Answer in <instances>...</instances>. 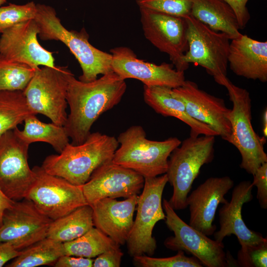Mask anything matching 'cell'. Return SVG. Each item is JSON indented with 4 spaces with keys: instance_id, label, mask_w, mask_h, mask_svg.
I'll return each instance as SVG.
<instances>
[{
    "instance_id": "cell-33",
    "label": "cell",
    "mask_w": 267,
    "mask_h": 267,
    "mask_svg": "<svg viewBox=\"0 0 267 267\" xmlns=\"http://www.w3.org/2000/svg\"><path fill=\"white\" fill-rule=\"evenodd\" d=\"M143 7L185 18L190 14L192 0H137Z\"/></svg>"
},
{
    "instance_id": "cell-41",
    "label": "cell",
    "mask_w": 267,
    "mask_h": 267,
    "mask_svg": "<svg viewBox=\"0 0 267 267\" xmlns=\"http://www.w3.org/2000/svg\"><path fill=\"white\" fill-rule=\"evenodd\" d=\"M263 133L265 138L267 136V108L264 110L263 114Z\"/></svg>"
},
{
    "instance_id": "cell-12",
    "label": "cell",
    "mask_w": 267,
    "mask_h": 267,
    "mask_svg": "<svg viewBox=\"0 0 267 267\" xmlns=\"http://www.w3.org/2000/svg\"><path fill=\"white\" fill-rule=\"evenodd\" d=\"M29 146L13 130L0 136V189L14 201L25 198L36 178L28 162Z\"/></svg>"
},
{
    "instance_id": "cell-9",
    "label": "cell",
    "mask_w": 267,
    "mask_h": 267,
    "mask_svg": "<svg viewBox=\"0 0 267 267\" xmlns=\"http://www.w3.org/2000/svg\"><path fill=\"white\" fill-rule=\"evenodd\" d=\"M67 67L44 66L38 69L23 91L28 106L35 114L48 118L52 123L64 126L68 115Z\"/></svg>"
},
{
    "instance_id": "cell-13",
    "label": "cell",
    "mask_w": 267,
    "mask_h": 267,
    "mask_svg": "<svg viewBox=\"0 0 267 267\" xmlns=\"http://www.w3.org/2000/svg\"><path fill=\"white\" fill-rule=\"evenodd\" d=\"M139 9L145 38L169 55L177 70L184 72L189 67L182 59L188 49L185 18L146 8Z\"/></svg>"
},
{
    "instance_id": "cell-31",
    "label": "cell",
    "mask_w": 267,
    "mask_h": 267,
    "mask_svg": "<svg viewBox=\"0 0 267 267\" xmlns=\"http://www.w3.org/2000/svg\"><path fill=\"white\" fill-rule=\"evenodd\" d=\"M36 13L37 6L34 1L0 6V33L19 23L34 19Z\"/></svg>"
},
{
    "instance_id": "cell-34",
    "label": "cell",
    "mask_w": 267,
    "mask_h": 267,
    "mask_svg": "<svg viewBox=\"0 0 267 267\" xmlns=\"http://www.w3.org/2000/svg\"><path fill=\"white\" fill-rule=\"evenodd\" d=\"M238 266L243 267H267V243L249 246L239 250L236 261Z\"/></svg>"
},
{
    "instance_id": "cell-5",
    "label": "cell",
    "mask_w": 267,
    "mask_h": 267,
    "mask_svg": "<svg viewBox=\"0 0 267 267\" xmlns=\"http://www.w3.org/2000/svg\"><path fill=\"white\" fill-rule=\"evenodd\" d=\"M215 136L186 138L171 153L166 175L173 191L168 201L175 210L187 207L186 200L201 168L214 157Z\"/></svg>"
},
{
    "instance_id": "cell-32",
    "label": "cell",
    "mask_w": 267,
    "mask_h": 267,
    "mask_svg": "<svg viewBox=\"0 0 267 267\" xmlns=\"http://www.w3.org/2000/svg\"><path fill=\"white\" fill-rule=\"evenodd\" d=\"M135 265L142 267H202L203 265L195 257H189L183 251L172 257L154 258L145 255L133 257Z\"/></svg>"
},
{
    "instance_id": "cell-35",
    "label": "cell",
    "mask_w": 267,
    "mask_h": 267,
    "mask_svg": "<svg viewBox=\"0 0 267 267\" xmlns=\"http://www.w3.org/2000/svg\"><path fill=\"white\" fill-rule=\"evenodd\" d=\"M252 184L257 188V198L260 206L267 208V162L262 164L253 175Z\"/></svg>"
},
{
    "instance_id": "cell-22",
    "label": "cell",
    "mask_w": 267,
    "mask_h": 267,
    "mask_svg": "<svg viewBox=\"0 0 267 267\" xmlns=\"http://www.w3.org/2000/svg\"><path fill=\"white\" fill-rule=\"evenodd\" d=\"M228 64L236 75L248 79L267 81V42L246 35L231 40Z\"/></svg>"
},
{
    "instance_id": "cell-27",
    "label": "cell",
    "mask_w": 267,
    "mask_h": 267,
    "mask_svg": "<svg viewBox=\"0 0 267 267\" xmlns=\"http://www.w3.org/2000/svg\"><path fill=\"white\" fill-rule=\"evenodd\" d=\"M64 255L63 243L46 237L22 250L7 267H35L54 264Z\"/></svg>"
},
{
    "instance_id": "cell-29",
    "label": "cell",
    "mask_w": 267,
    "mask_h": 267,
    "mask_svg": "<svg viewBox=\"0 0 267 267\" xmlns=\"http://www.w3.org/2000/svg\"><path fill=\"white\" fill-rule=\"evenodd\" d=\"M33 114L23 91H0V136Z\"/></svg>"
},
{
    "instance_id": "cell-30",
    "label": "cell",
    "mask_w": 267,
    "mask_h": 267,
    "mask_svg": "<svg viewBox=\"0 0 267 267\" xmlns=\"http://www.w3.org/2000/svg\"><path fill=\"white\" fill-rule=\"evenodd\" d=\"M37 70L0 54V91H23Z\"/></svg>"
},
{
    "instance_id": "cell-14",
    "label": "cell",
    "mask_w": 267,
    "mask_h": 267,
    "mask_svg": "<svg viewBox=\"0 0 267 267\" xmlns=\"http://www.w3.org/2000/svg\"><path fill=\"white\" fill-rule=\"evenodd\" d=\"M52 220L41 213L27 199L14 201L3 214L0 243H8L18 251L46 238Z\"/></svg>"
},
{
    "instance_id": "cell-11",
    "label": "cell",
    "mask_w": 267,
    "mask_h": 267,
    "mask_svg": "<svg viewBox=\"0 0 267 267\" xmlns=\"http://www.w3.org/2000/svg\"><path fill=\"white\" fill-rule=\"evenodd\" d=\"M33 170L36 178L25 199L45 216L53 221L88 204L82 186L49 174L42 167L35 166Z\"/></svg>"
},
{
    "instance_id": "cell-17",
    "label": "cell",
    "mask_w": 267,
    "mask_h": 267,
    "mask_svg": "<svg viewBox=\"0 0 267 267\" xmlns=\"http://www.w3.org/2000/svg\"><path fill=\"white\" fill-rule=\"evenodd\" d=\"M40 29L34 19L19 23L4 31L0 37V54L11 60L37 70L40 66L54 67L53 53L39 43Z\"/></svg>"
},
{
    "instance_id": "cell-10",
    "label": "cell",
    "mask_w": 267,
    "mask_h": 267,
    "mask_svg": "<svg viewBox=\"0 0 267 267\" xmlns=\"http://www.w3.org/2000/svg\"><path fill=\"white\" fill-rule=\"evenodd\" d=\"M185 20L188 49L183 56V62L203 67L220 84L226 77L229 37L212 30L191 15Z\"/></svg>"
},
{
    "instance_id": "cell-24",
    "label": "cell",
    "mask_w": 267,
    "mask_h": 267,
    "mask_svg": "<svg viewBox=\"0 0 267 267\" xmlns=\"http://www.w3.org/2000/svg\"><path fill=\"white\" fill-rule=\"evenodd\" d=\"M190 15L212 30L226 34L230 40L242 34L234 10L223 0H192Z\"/></svg>"
},
{
    "instance_id": "cell-2",
    "label": "cell",
    "mask_w": 267,
    "mask_h": 267,
    "mask_svg": "<svg viewBox=\"0 0 267 267\" xmlns=\"http://www.w3.org/2000/svg\"><path fill=\"white\" fill-rule=\"evenodd\" d=\"M119 145L114 136L90 133L82 143H69L59 154L47 156L41 167L49 174L82 186L97 168L112 161Z\"/></svg>"
},
{
    "instance_id": "cell-3",
    "label": "cell",
    "mask_w": 267,
    "mask_h": 267,
    "mask_svg": "<svg viewBox=\"0 0 267 267\" xmlns=\"http://www.w3.org/2000/svg\"><path fill=\"white\" fill-rule=\"evenodd\" d=\"M36 6L34 20L40 29V39L59 41L68 47L82 69L79 80L89 82L96 80L99 75L113 72L112 54L91 44L86 30L83 29L80 32L69 31L61 24L52 7L40 3Z\"/></svg>"
},
{
    "instance_id": "cell-39",
    "label": "cell",
    "mask_w": 267,
    "mask_h": 267,
    "mask_svg": "<svg viewBox=\"0 0 267 267\" xmlns=\"http://www.w3.org/2000/svg\"><path fill=\"white\" fill-rule=\"evenodd\" d=\"M21 251L16 249L8 243H0V267H3L7 262L18 256Z\"/></svg>"
},
{
    "instance_id": "cell-36",
    "label": "cell",
    "mask_w": 267,
    "mask_h": 267,
    "mask_svg": "<svg viewBox=\"0 0 267 267\" xmlns=\"http://www.w3.org/2000/svg\"><path fill=\"white\" fill-rule=\"evenodd\" d=\"M124 253L119 248L107 250L93 260V267H119Z\"/></svg>"
},
{
    "instance_id": "cell-16",
    "label": "cell",
    "mask_w": 267,
    "mask_h": 267,
    "mask_svg": "<svg viewBox=\"0 0 267 267\" xmlns=\"http://www.w3.org/2000/svg\"><path fill=\"white\" fill-rule=\"evenodd\" d=\"M114 72L121 78L134 79L146 86H162L175 89L185 81L184 72L173 68V65L163 63L157 65L137 58L134 52L126 46L110 50Z\"/></svg>"
},
{
    "instance_id": "cell-42",
    "label": "cell",
    "mask_w": 267,
    "mask_h": 267,
    "mask_svg": "<svg viewBox=\"0 0 267 267\" xmlns=\"http://www.w3.org/2000/svg\"><path fill=\"white\" fill-rule=\"evenodd\" d=\"M7 0H0V6L5 3L6 2Z\"/></svg>"
},
{
    "instance_id": "cell-8",
    "label": "cell",
    "mask_w": 267,
    "mask_h": 267,
    "mask_svg": "<svg viewBox=\"0 0 267 267\" xmlns=\"http://www.w3.org/2000/svg\"><path fill=\"white\" fill-rule=\"evenodd\" d=\"M165 223L174 235L164 241V245L173 251H183L196 258L203 266L225 267L237 265L230 254L224 251L222 242L209 238L185 222L176 213L169 201L164 199Z\"/></svg>"
},
{
    "instance_id": "cell-25",
    "label": "cell",
    "mask_w": 267,
    "mask_h": 267,
    "mask_svg": "<svg viewBox=\"0 0 267 267\" xmlns=\"http://www.w3.org/2000/svg\"><path fill=\"white\" fill-rule=\"evenodd\" d=\"M24 122L23 130L17 127L13 130L19 138L29 145L36 142H46L60 153L69 143V137L64 126L52 122L44 123L33 114L27 117Z\"/></svg>"
},
{
    "instance_id": "cell-6",
    "label": "cell",
    "mask_w": 267,
    "mask_h": 267,
    "mask_svg": "<svg viewBox=\"0 0 267 267\" xmlns=\"http://www.w3.org/2000/svg\"><path fill=\"white\" fill-rule=\"evenodd\" d=\"M227 89L232 108L227 115L231 125L228 142L239 151L241 168L253 175L257 169L267 162L264 141L255 132L251 123V99L248 91L239 87L225 77L220 84Z\"/></svg>"
},
{
    "instance_id": "cell-26",
    "label": "cell",
    "mask_w": 267,
    "mask_h": 267,
    "mask_svg": "<svg viewBox=\"0 0 267 267\" xmlns=\"http://www.w3.org/2000/svg\"><path fill=\"white\" fill-rule=\"evenodd\" d=\"M93 226L92 208L87 204L52 221L46 237L64 243L82 236Z\"/></svg>"
},
{
    "instance_id": "cell-37",
    "label": "cell",
    "mask_w": 267,
    "mask_h": 267,
    "mask_svg": "<svg viewBox=\"0 0 267 267\" xmlns=\"http://www.w3.org/2000/svg\"><path fill=\"white\" fill-rule=\"evenodd\" d=\"M234 10L240 29H244L250 19V15L246 6L248 0H223Z\"/></svg>"
},
{
    "instance_id": "cell-4",
    "label": "cell",
    "mask_w": 267,
    "mask_h": 267,
    "mask_svg": "<svg viewBox=\"0 0 267 267\" xmlns=\"http://www.w3.org/2000/svg\"><path fill=\"white\" fill-rule=\"evenodd\" d=\"M117 139L119 145L112 162L135 171L144 178L166 174L171 153L181 142L176 137L163 141L148 139L143 127L139 125L130 127Z\"/></svg>"
},
{
    "instance_id": "cell-20",
    "label": "cell",
    "mask_w": 267,
    "mask_h": 267,
    "mask_svg": "<svg viewBox=\"0 0 267 267\" xmlns=\"http://www.w3.org/2000/svg\"><path fill=\"white\" fill-rule=\"evenodd\" d=\"M253 187L251 181L244 180L233 188L230 201L223 204L219 210L220 229L214 233L215 240L222 242L225 237L234 235L242 251L249 246L267 243V238L262 234L247 227L242 217L243 205L253 199Z\"/></svg>"
},
{
    "instance_id": "cell-21",
    "label": "cell",
    "mask_w": 267,
    "mask_h": 267,
    "mask_svg": "<svg viewBox=\"0 0 267 267\" xmlns=\"http://www.w3.org/2000/svg\"><path fill=\"white\" fill-rule=\"evenodd\" d=\"M138 195L124 200L101 199L91 205L94 226L118 245L127 242L134 223Z\"/></svg>"
},
{
    "instance_id": "cell-28",
    "label": "cell",
    "mask_w": 267,
    "mask_h": 267,
    "mask_svg": "<svg viewBox=\"0 0 267 267\" xmlns=\"http://www.w3.org/2000/svg\"><path fill=\"white\" fill-rule=\"evenodd\" d=\"M119 247V245L95 227H92L73 240L63 243L64 255L87 258L96 257L107 250Z\"/></svg>"
},
{
    "instance_id": "cell-19",
    "label": "cell",
    "mask_w": 267,
    "mask_h": 267,
    "mask_svg": "<svg viewBox=\"0 0 267 267\" xmlns=\"http://www.w3.org/2000/svg\"><path fill=\"white\" fill-rule=\"evenodd\" d=\"M234 185L228 176L211 177L188 195L189 224L207 236L213 234L216 226L213 224L220 204L227 201L224 196Z\"/></svg>"
},
{
    "instance_id": "cell-7",
    "label": "cell",
    "mask_w": 267,
    "mask_h": 267,
    "mask_svg": "<svg viewBox=\"0 0 267 267\" xmlns=\"http://www.w3.org/2000/svg\"><path fill=\"white\" fill-rule=\"evenodd\" d=\"M168 182L166 174L145 178L141 193L136 205V215L127 241L129 254L134 257L145 255L152 256L157 243L152 235L156 223L165 219L162 194Z\"/></svg>"
},
{
    "instance_id": "cell-40",
    "label": "cell",
    "mask_w": 267,
    "mask_h": 267,
    "mask_svg": "<svg viewBox=\"0 0 267 267\" xmlns=\"http://www.w3.org/2000/svg\"><path fill=\"white\" fill-rule=\"evenodd\" d=\"M14 203V201L7 197L0 189V227L2 224V215L4 211L11 207Z\"/></svg>"
},
{
    "instance_id": "cell-1",
    "label": "cell",
    "mask_w": 267,
    "mask_h": 267,
    "mask_svg": "<svg viewBox=\"0 0 267 267\" xmlns=\"http://www.w3.org/2000/svg\"><path fill=\"white\" fill-rule=\"evenodd\" d=\"M67 101L70 107L64 126L71 144L84 142L95 121L121 100L127 89L125 80L114 72L84 82L70 71L67 75Z\"/></svg>"
},
{
    "instance_id": "cell-23",
    "label": "cell",
    "mask_w": 267,
    "mask_h": 267,
    "mask_svg": "<svg viewBox=\"0 0 267 267\" xmlns=\"http://www.w3.org/2000/svg\"><path fill=\"white\" fill-rule=\"evenodd\" d=\"M172 89L162 86L143 87L145 102L157 113L165 117L179 119L190 128V136L200 135L217 136V133L209 126L191 117L183 103L173 93Z\"/></svg>"
},
{
    "instance_id": "cell-18",
    "label": "cell",
    "mask_w": 267,
    "mask_h": 267,
    "mask_svg": "<svg viewBox=\"0 0 267 267\" xmlns=\"http://www.w3.org/2000/svg\"><path fill=\"white\" fill-rule=\"evenodd\" d=\"M172 91L183 103L191 117L209 126L218 135L228 142L231 128L227 115L230 109L226 107L222 98L207 93L195 82L188 80Z\"/></svg>"
},
{
    "instance_id": "cell-38",
    "label": "cell",
    "mask_w": 267,
    "mask_h": 267,
    "mask_svg": "<svg viewBox=\"0 0 267 267\" xmlns=\"http://www.w3.org/2000/svg\"><path fill=\"white\" fill-rule=\"evenodd\" d=\"M93 260L72 256L63 255L54 264L55 267H92Z\"/></svg>"
},
{
    "instance_id": "cell-15",
    "label": "cell",
    "mask_w": 267,
    "mask_h": 267,
    "mask_svg": "<svg viewBox=\"0 0 267 267\" xmlns=\"http://www.w3.org/2000/svg\"><path fill=\"white\" fill-rule=\"evenodd\" d=\"M144 183L143 176L111 161L97 168L82 188L88 204L91 206L105 198H127L138 195Z\"/></svg>"
}]
</instances>
